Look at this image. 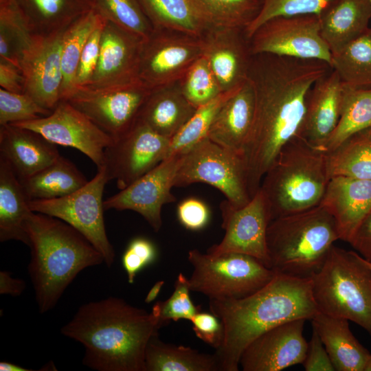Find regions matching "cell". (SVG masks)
I'll use <instances>...</instances> for the list:
<instances>
[{
  "label": "cell",
  "mask_w": 371,
  "mask_h": 371,
  "mask_svg": "<svg viewBox=\"0 0 371 371\" xmlns=\"http://www.w3.org/2000/svg\"><path fill=\"white\" fill-rule=\"evenodd\" d=\"M320 205L335 218L339 239L349 243L371 208V180L333 177Z\"/></svg>",
  "instance_id": "23"
},
{
  "label": "cell",
  "mask_w": 371,
  "mask_h": 371,
  "mask_svg": "<svg viewBox=\"0 0 371 371\" xmlns=\"http://www.w3.org/2000/svg\"><path fill=\"white\" fill-rule=\"evenodd\" d=\"M203 55L222 92L233 90L247 80L251 57L245 30L220 25L201 36Z\"/></svg>",
  "instance_id": "20"
},
{
  "label": "cell",
  "mask_w": 371,
  "mask_h": 371,
  "mask_svg": "<svg viewBox=\"0 0 371 371\" xmlns=\"http://www.w3.org/2000/svg\"><path fill=\"white\" fill-rule=\"evenodd\" d=\"M199 182L218 190L236 207L245 206L251 199L243 153L221 146L207 137L182 155L174 187Z\"/></svg>",
  "instance_id": "9"
},
{
  "label": "cell",
  "mask_w": 371,
  "mask_h": 371,
  "mask_svg": "<svg viewBox=\"0 0 371 371\" xmlns=\"http://www.w3.org/2000/svg\"><path fill=\"white\" fill-rule=\"evenodd\" d=\"M0 370L1 371H32L31 369H27L20 366L16 365L13 363L8 361L0 362Z\"/></svg>",
  "instance_id": "55"
},
{
  "label": "cell",
  "mask_w": 371,
  "mask_h": 371,
  "mask_svg": "<svg viewBox=\"0 0 371 371\" xmlns=\"http://www.w3.org/2000/svg\"><path fill=\"white\" fill-rule=\"evenodd\" d=\"M210 312L223 327L215 356L220 371H238L247 346L265 331L297 319H311L319 312L311 278L276 273L262 288L245 297L210 300Z\"/></svg>",
  "instance_id": "3"
},
{
  "label": "cell",
  "mask_w": 371,
  "mask_h": 371,
  "mask_svg": "<svg viewBox=\"0 0 371 371\" xmlns=\"http://www.w3.org/2000/svg\"><path fill=\"white\" fill-rule=\"evenodd\" d=\"M196 336L215 348L222 342L223 327L219 319L214 314L199 312L190 320Z\"/></svg>",
  "instance_id": "49"
},
{
  "label": "cell",
  "mask_w": 371,
  "mask_h": 371,
  "mask_svg": "<svg viewBox=\"0 0 371 371\" xmlns=\"http://www.w3.org/2000/svg\"><path fill=\"white\" fill-rule=\"evenodd\" d=\"M146 371H220L214 354L164 342L158 333L149 339L145 351Z\"/></svg>",
  "instance_id": "32"
},
{
  "label": "cell",
  "mask_w": 371,
  "mask_h": 371,
  "mask_svg": "<svg viewBox=\"0 0 371 371\" xmlns=\"http://www.w3.org/2000/svg\"><path fill=\"white\" fill-rule=\"evenodd\" d=\"M237 88L223 92L211 101L196 108L192 117L170 139L166 159L184 155L206 138L216 114Z\"/></svg>",
  "instance_id": "39"
},
{
  "label": "cell",
  "mask_w": 371,
  "mask_h": 371,
  "mask_svg": "<svg viewBox=\"0 0 371 371\" xmlns=\"http://www.w3.org/2000/svg\"><path fill=\"white\" fill-rule=\"evenodd\" d=\"M369 1H370V6H371V0H369Z\"/></svg>",
  "instance_id": "59"
},
{
  "label": "cell",
  "mask_w": 371,
  "mask_h": 371,
  "mask_svg": "<svg viewBox=\"0 0 371 371\" xmlns=\"http://www.w3.org/2000/svg\"><path fill=\"white\" fill-rule=\"evenodd\" d=\"M330 67L345 86L371 88V27L332 54Z\"/></svg>",
  "instance_id": "36"
},
{
  "label": "cell",
  "mask_w": 371,
  "mask_h": 371,
  "mask_svg": "<svg viewBox=\"0 0 371 371\" xmlns=\"http://www.w3.org/2000/svg\"><path fill=\"white\" fill-rule=\"evenodd\" d=\"M182 155L165 159L157 166L117 194L104 201L106 210H132L157 232L162 226L164 205L176 201L171 192Z\"/></svg>",
  "instance_id": "17"
},
{
  "label": "cell",
  "mask_w": 371,
  "mask_h": 371,
  "mask_svg": "<svg viewBox=\"0 0 371 371\" xmlns=\"http://www.w3.org/2000/svg\"><path fill=\"white\" fill-rule=\"evenodd\" d=\"M20 181L27 198L32 201L67 196L84 186L88 180L75 164L60 155L48 166Z\"/></svg>",
  "instance_id": "31"
},
{
  "label": "cell",
  "mask_w": 371,
  "mask_h": 371,
  "mask_svg": "<svg viewBox=\"0 0 371 371\" xmlns=\"http://www.w3.org/2000/svg\"><path fill=\"white\" fill-rule=\"evenodd\" d=\"M66 30L48 34L36 33L20 63L24 93L50 111L60 101L61 53Z\"/></svg>",
  "instance_id": "18"
},
{
  "label": "cell",
  "mask_w": 371,
  "mask_h": 371,
  "mask_svg": "<svg viewBox=\"0 0 371 371\" xmlns=\"http://www.w3.org/2000/svg\"><path fill=\"white\" fill-rule=\"evenodd\" d=\"M53 368H56L54 365V363H47L42 368L41 370H56L55 369H53Z\"/></svg>",
  "instance_id": "56"
},
{
  "label": "cell",
  "mask_w": 371,
  "mask_h": 371,
  "mask_svg": "<svg viewBox=\"0 0 371 371\" xmlns=\"http://www.w3.org/2000/svg\"><path fill=\"white\" fill-rule=\"evenodd\" d=\"M144 39L106 21L102 30L97 67L87 86L100 87L137 80L138 58Z\"/></svg>",
  "instance_id": "22"
},
{
  "label": "cell",
  "mask_w": 371,
  "mask_h": 371,
  "mask_svg": "<svg viewBox=\"0 0 371 371\" xmlns=\"http://www.w3.org/2000/svg\"><path fill=\"white\" fill-rule=\"evenodd\" d=\"M331 69L318 59L251 55L247 78L254 91L255 110L243 155L252 197L280 150L297 135L309 89Z\"/></svg>",
  "instance_id": "1"
},
{
  "label": "cell",
  "mask_w": 371,
  "mask_h": 371,
  "mask_svg": "<svg viewBox=\"0 0 371 371\" xmlns=\"http://www.w3.org/2000/svg\"><path fill=\"white\" fill-rule=\"evenodd\" d=\"M52 111L40 106L25 93H14L0 88V126L34 120Z\"/></svg>",
  "instance_id": "45"
},
{
  "label": "cell",
  "mask_w": 371,
  "mask_h": 371,
  "mask_svg": "<svg viewBox=\"0 0 371 371\" xmlns=\"http://www.w3.org/2000/svg\"><path fill=\"white\" fill-rule=\"evenodd\" d=\"M319 312L352 321L371 332V269L357 251L333 245L311 278Z\"/></svg>",
  "instance_id": "7"
},
{
  "label": "cell",
  "mask_w": 371,
  "mask_h": 371,
  "mask_svg": "<svg viewBox=\"0 0 371 371\" xmlns=\"http://www.w3.org/2000/svg\"><path fill=\"white\" fill-rule=\"evenodd\" d=\"M251 55L271 54L318 59L330 65L332 54L321 35L319 14L278 16L265 21L249 38Z\"/></svg>",
  "instance_id": "13"
},
{
  "label": "cell",
  "mask_w": 371,
  "mask_h": 371,
  "mask_svg": "<svg viewBox=\"0 0 371 371\" xmlns=\"http://www.w3.org/2000/svg\"><path fill=\"white\" fill-rule=\"evenodd\" d=\"M33 30L48 34L67 29L93 8L92 0H16Z\"/></svg>",
  "instance_id": "33"
},
{
  "label": "cell",
  "mask_w": 371,
  "mask_h": 371,
  "mask_svg": "<svg viewBox=\"0 0 371 371\" xmlns=\"http://www.w3.org/2000/svg\"><path fill=\"white\" fill-rule=\"evenodd\" d=\"M319 16L322 37L334 54L369 27L371 6L369 0H335Z\"/></svg>",
  "instance_id": "27"
},
{
  "label": "cell",
  "mask_w": 371,
  "mask_h": 371,
  "mask_svg": "<svg viewBox=\"0 0 371 371\" xmlns=\"http://www.w3.org/2000/svg\"><path fill=\"white\" fill-rule=\"evenodd\" d=\"M164 284V280H159L153 286V287L149 290L146 298L145 302L150 304L153 302L156 297L158 296L162 286Z\"/></svg>",
  "instance_id": "54"
},
{
  "label": "cell",
  "mask_w": 371,
  "mask_h": 371,
  "mask_svg": "<svg viewBox=\"0 0 371 371\" xmlns=\"http://www.w3.org/2000/svg\"><path fill=\"white\" fill-rule=\"evenodd\" d=\"M328 175L371 180V131L355 133L326 153Z\"/></svg>",
  "instance_id": "35"
},
{
  "label": "cell",
  "mask_w": 371,
  "mask_h": 371,
  "mask_svg": "<svg viewBox=\"0 0 371 371\" xmlns=\"http://www.w3.org/2000/svg\"><path fill=\"white\" fill-rule=\"evenodd\" d=\"M152 91L137 80L100 87H77L65 100L115 139L136 122Z\"/></svg>",
  "instance_id": "12"
},
{
  "label": "cell",
  "mask_w": 371,
  "mask_h": 371,
  "mask_svg": "<svg viewBox=\"0 0 371 371\" xmlns=\"http://www.w3.org/2000/svg\"><path fill=\"white\" fill-rule=\"evenodd\" d=\"M339 239L336 221L322 205L278 217L269 224L267 247L275 273L311 278Z\"/></svg>",
  "instance_id": "5"
},
{
  "label": "cell",
  "mask_w": 371,
  "mask_h": 371,
  "mask_svg": "<svg viewBox=\"0 0 371 371\" xmlns=\"http://www.w3.org/2000/svg\"><path fill=\"white\" fill-rule=\"evenodd\" d=\"M345 85L331 69L309 89L303 121L297 136L322 150L341 114Z\"/></svg>",
  "instance_id": "21"
},
{
  "label": "cell",
  "mask_w": 371,
  "mask_h": 371,
  "mask_svg": "<svg viewBox=\"0 0 371 371\" xmlns=\"http://www.w3.org/2000/svg\"><path fill=\"white\" fill-rule=\"evenodd\" d=\"M311 322L325 346L335 370L364 371L371 354L355 338L348 319L318 312L311 319Z\"/></svg>",
  "instance_id": "26"
},
{
  "label": "cell",
  "mask_w": 371,
  "mask_h": 371,
  "mask_svg": "<svg viewBox=\"0 0 371 371\" xmlns=\"http://www.w3.org/2000/svg\"><path fill=\"white\" fill-rule=\"evenodd\" d=\"M364 259V258H363ZM365 263L368 266V267L371 269V262H369L364 259Z\"/></svg>",
  "instance_id": "58"
},
{
  "label": "cell",
  "mask_w": 371,
  "mask_h": 371,
  "mask_svg": "<svg viewBox=\"0 0 371 371\" xmlns=\"http://www.w3.org/2000/svg\"><path fill=\"white\" fill-rule=\"evenodd\" d=\"M22 184L9 162L0 155V241L28 245L25 222L33 212Z\"/></svg>",
  "instance_id": "29"
},
{
  "label": "cell",
  "mask_w": 371,
  "mask_h": 371,
  "mask_svg": "<svg viewBox=\"0 0 371 371\" xmlns=\"http://www.w3.org/2000/svg\"><path fill=\"white\" fill-rule=\"evenodd\" d=\"M153 29H169L201 37L214 24L196 0H137Z\"/></svg>",
  "instance_id": "30"
},
{
  "label": "cell",
  "mask_w": 371,
  "mask_h": 371,
  "mask_svg": "<svg viewBox=\"0 0 371 371\" xmlns=\"http://www.w3.org/2000/svg\"><path fill=\"white\" fill-rule=\"evenodd\" d=\"M109 181L105 170L101 168L91 180L76 192L58 199L30 201V207L76 229L100 252L106 265L111 267L115 254L106 232L102 200Z\"/></svg>",
  "instance_id": "10"
},
{
  "label": "cell",
  "mask_w": 371,
  "mask_h": 371,
  "mask_svg": "<svg viewBox=\"0 0 371 371\" xmlns=\"http://www.w3.org/2000/svg\"><path fill=\"white\" fill-rule=\"evenodd\" d=\"M305 319L278 325L254 339L243 352V371H280L302 364L308 342L304 337Z\"/></svg>",
  "instance_id": "19"
},
{
  "label": "cell",
  "mask_w": 371,
  "mask_h": 371,
  "mask_svg": "<svg viewBox=\"0 0 371 371\" xmlns=\"http://www.w3.org/2000/svg\"><path fill=\"white\" fill-rule=\"evenodd\" d=\"M302 365L306 371L335 370L325 346L319 334L313 328Z\"/></svg>",
  "instance_id": "50"
},
{
  "label": "cell",
  "mask_w": 371,
  "mask_h": 371,
  "mask_svg": "<svg viewBox=\"0 0 371 371\" xmlns=\"http://www.w3.org/2000/svg\"><path fill=\"white\" fill-rule=\"evenodd\" d=\"M196 109L185 98L177 82L153 90L137 119L159 135L170 139Z\"/></svg>",
  "instance_id": "28"
},
{
  "label": "cell",
  "mask_w": 371,
  "mask_h": 371,
  "mask_svg": "<svg viewBox=\"0 0 371 371\" xmlns=\"http://www.w3.org/2000/svg\"><path fill=\"white\" fill-rule=\"evenodd\" d=\"M261 9L252 23L245 30L249 38L265 21L278 16L319 14L335 0H260Z\"/></svg>",
  "instance_id": "44"
},
{
  "label": "cell",
  "mask_w": 371,
  "mask_h": 371,
  "mask_svg": "<svg viewBox=\"0 0 371 371\" xmlns=\"http://www.w3.org/2000/svg\"><path fill=\"white\" fill-rule=\"evenodd\" d=\"M106 21L93 8L65 30L61 53L60 100H66L75 89V78L82 50L91 34Z\"/></svg>",
  "instance_id": "34"
},
{
  "label": "cell",
  "mask_w": 371,
  "mask_h": 371,
  "mask_svg": "<svg viewBox=\"0 0 371 371\" xmlns=\"http://www.w3.org/2000/svg\"><path fill=\"white\" fill-rule=\"evenodd\" d=\"M371 126V88L345 86L341 114L338 124L323 150L329 153L355 133Z\"/></svg>",
  "instance_id": "38"
},
{
  "label": "cell",
  "mask_w": 371,
  "mask_h": 371,
  "mask_svg": "<svg viewBox=\"0 0 371 371\" xmlns=\"http://www.w3.org/2000/svg\"><path fill=\"white\" fill-rule=\"evenodd\" d=\"M370 334H371V332H370Z\"/></svg>",
  "instance_id": "61"
},
{
  "label": "cell",
  "mask_w": 371,
  "mask_h": 371,
  "mask_svg": "<svg viewBox=\"0 0 371 371\" xmlns=\"http://www.w3.org/2000/svg\"><path fill=\"white\" fill-rule=\"evenodd\" d=\"M25 231L31 250L27 270L41 313L54 308L81 271L104 262L80 232L56 217L32 212Z\"/></svg>",
  "instance_id": "4"
},
{
  "label": "cell",
  "mask_w": 371,
  "mask_h": 371,
  "mask_svg": "<svg viewBox=\"0 0 371 371\" xmlns=\"http://www.w3.org/2000/svg\"><path fill=\"white\" fill-rule=\"evenodd\" d=\"M169 143L170 139L137 119L105 149L102 168L109 180H115L122 190L164 160Z\"/></svg>",
  "instance_id": "14"
},
{
  "label": "cell",
  "mask_w": 371,
  "mask_h": 371,
  "mask_svg": "<svg viewBox=\"0 0 371 371\" xmlns=\"http://www.w3.org/2000/svg\"><path fill=\"white\" fill-rule=\"evenodd\" d=\"M202 55L201 37L175 30L153 29L142 43L137 79L151 90L177 82Z\"/></svg>",
  "instance_id": "11"
},
{
  "label": "cell",
  "mask_w": 371,
  "mask_h": 371,
  "mask_svg": "<svg viewBox=\"0 0 371 371\" xmlns=\"http://www.w3.org/2000/svg\"><path fill=\"white\" fill-rule=\"evenodd\" d=\"M225 230L222 240L207 249L216 256L227 253L251 256L270 269L267 247V230L271 222L269 205L259 189L245 206L236 207L227 199L219 205Z\"/></svg>",
  "instance_id": "15"
},
{
  "label": "cell",
  "mask_w": 371,
  "mask_h": 371,
  "mask_svg": "<svg viewBox=\"0 0 371 371\" xmlns=\"http://www.w3.org/2000/svg\"><path fill=\"white\" fill-rule=\"evenodd\" d=\"M36 34L16 0H0V60L20 69Z\"/></svg>",
  "instance_id": "37"
},
{
  "label": "cell",
  "mask_w": 371,
  "mask_h": 371,
  "mask_svg": "<svg viewBox=\"0 0 371 371\" xmlns=\"http://www.w3.org/2000/svg\"><path fill=\"white\" fill-rule=\"evenodd\" d=\"M364 371H371V357L368 359L364 368Z\"/></svg>",
  "instance_id": "57"
},
{
  "label": "cell",
  "mask_w": 371,
  "mask_h": 371,
  "mask_svg": "<svg viewBox=\"0 0 371 371\" xmlns=\"http://www.w3.org/2000/svg\"><path fill=\"white\" fill-rule=\"evenodd\" d=\"M214 25L245 30L258 16L260 0H196Z\"/></svg>",
  "instance_id": "41"
},
{
  "label": "cell",
  "mask_w": 371,
  "mask_h": 371,
  "mask_svg": "<svg viewBox=\"0 0 371 371\" xmlns=\"http://www.w3.org/2000/svg\"><path fill=\"white\" fill-rule=\"evenodd\" d=\"M160 328L153 311L109 297L82 305L60 331L82 344V363L91 369L146 371L148 342Z\"/></svg>",
  "instance_id": "2"
},
{
  "label": "cell",
  "mask_w": 371,
  "mask_h": 371,
  "mask_svg": "<svg viewBox=\"0 0 371 371\" xmlns=\"http://www.w3.org/2000/svg\"><path fill=\"white\" fill-rule=\"evenodd\" d=\"M0 87L14 93H24V80L21 69L16 65L0 60Z\"/></svg>",
  "instance_id": "52"
},
{
  "label": "cell",
  "mask_w": 371,
  "mask_h": 371,
  "mask_svg": "<svg viewBox=\"0 0 371 371\" xmlns=\"http://www.w3.org/2000/svg\"><path fill=\"white\" fill-rule=\"evenodd\" d=\"M26 287L25 282L20 278L11 276L10 272L0 271V293L8 294L13 297L19 296Z\"/></svg>",
  "instance_id": "53"
},
{
  "label": "cell",
  "mask_w": 371,
  "mask_h": 371,
  "mask_svg": "<svg viewBox=\"0 0 371 371\" xmlns=\"http://www.w3.org/2000/svg\"><path fill=\"white\" fill-rule=\"evenodd\" d=\"M0 155L20 180L48 166L60 155L56 145L32 130L12 124L0 126Z\"/></svg>",
  "instance_id": "24"
},
{
  "label": "cell",
  "mask_w": 371,
  "mask_h": 371,
  "mask_svg": "<svg viewBox=\"0 0 371 371\" xmlns=\"http://www.w3.org/2000/svg\"><path fill=\"white\" fill-rule=\"evenodd\" d=\"M106 22L91 34L82 50L75 78L76 87L88 85L94 75L99 58L102 30Z\"/></svg>",
  "instance_id": "47"
},
{
  "label": "cell",
  "mask_w": 371,
  "mask_h": 371,
  "mask_svg": "<svg viewBox=\"0 0 371 371\" xmlns=\"http://www.w3.org/2000/svg\"><path fill=\"white\" fill-rule=\"evenodd\" d=\"M38 133L49 142L76 148L97 166L104 165L105 149L113 138L67 100H60L45 117L12 124Z\"/></svg>",
  "instance_id": "16"
},
{
  "label": "cell",
  "mask_w": 371,
  "mask_h": 371,
  "mask_svg": "<svg viewBox=\"0 0 371 371\" xmlns=\"http://www.w3.org/2000/svg\"><path fill=\"white\" fill-rule=\"evenodd\" d=\"M178 82L185 98L195 108L207 103L223 93L203 56L188 69Z\"/></svg>",
  "instance_id": "42"
},
{
  "label": "cell",
  "mask_w": 371,
  "mask_h": 371,
  "mask_svg": "<svg viewBox=\"0 0 371 371\" xmlns=\"http://www.w3.org/2000/svg\"><path fill=\"white\" fill-rule=\"evenodd\" d=\"M330 179L326 152L293 137L280 150L259 188L271 221L319 205Z\"/></svg>",
  "instance_id": "6"
},
{
  "label": "cell",
  "mask_w": 371,
  "mask_h": 371,
  "mask_svg": "<svg viewBox=\"0 0 371 371\" xmlns=\"http://www.w3.org/2000/svg\"><path fill=\"white\" fill-rule=\"evenodd\" d=\"M154 245L144 238H137L128 245L122 256V265L128 282L133 284L137 273L155 259Z\"/></svg>",
  "instance_id": "46"
},
{
  "label": "cell",
  "mask_w": 371,
  "mask_h": 371,
  "mask_svg": "<svg viewBox=\"0 0 371 371\" xmlns=\"http://www.w3.org/2000/svg\"><path fill=\"white\" fill-rule=\"evenodd\" d=\"M349 244L364 259L371 262V208L356 229Z\"/></svg>",
  "instance_id": "51"
},
{
  "label": "cell",
  "mask_w": 371,
  "mask_h": 371,
  "mask_svg": "<svg viewBox=\"0 0 371 371\" xmlns=\"http://www.w3.org/2000/svg\"><path fill=\"white\" fill-rule=\"evenodd\" d=\"M93 9L106 21L142 38L153 27L137 0H92Z\"/></svg>",
  "instance_id": "40"
},
{
  "label": "cell",
  "mask_w": 371,
  "mask_h": 371,
  "mask_svg": "<svg viewBox=\"0 0 371 371\" xmlns=\"http://www.w3.org/2000/svg\"><path fill=\"white\" fill-rule=\"evenodd\" d=\"M254 110V91L247 78L223 104L207 137L221 146L243 153L252 126Z\"/></svg>",
  "instance_id": "25"
},
{
  "label": "cell",
  "mask_w": 371,
  "mask_h": 371,
  "mask_svg": "<svg viewBox=\"0 0 371 371\" xmlns=\"http://www.w3.org/2000/svg\"><path fill=\"white\" fill-rule=\"evenodd\" d=\"M188 260L193 267L188 279L191 291L210 300L245 297L265 286L276 274L259 260L243 254L213 256L194 249L188 251Z\"/></svg>",
  "instance_id": "8"
},
{
  "label": "cell",
  "mask_w": 371,
  "mask_h": 371,
  "mask_svg": "<svg viewBox=\"0 0 371 371\" xmlns=\"http://www.w3.org/2000/svg\"><path fill=\"white\" fill-rule=\"evenodd\" d=\"M177 217L180 223L187 229L196 231L207 224L210 210L201 200L189 198L178 205Z\"/></svg>",
  "instance_id": "48"
},
{
  "label": "cell",
  "mask_w": 371,
  "mask_h": 371,
  "mask_svg": "<svg viewBox=\"0 0 371 371\" xmlns=\"http://www.w3.org/2000/svg\"><path fill=\"white\" fill-rule=\"evenodd\" d=\"M188 278L180 273L174 284V291L168 299L157 302L152 311L158 317L161 327L171 320H190L201 311V306H195L191 300Z\"/></svg>",
  "instance_id": "43"
},
{
  "label": "cell",
  "mask_w": 371,
  "mask_h": 371,
  "mask_svg": "<svg viewBox=\"0 0 371 371\" xmlns=\"http://www.w3.org/2000/svg\"><path fill=\"white\" fill-rule=\"evenodd\" d=\"M369 128H370V130L371 131V126H370Z\"/></svg>",
  "instance_id": "60"
}]
</instances>
